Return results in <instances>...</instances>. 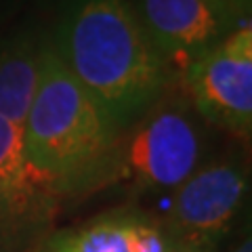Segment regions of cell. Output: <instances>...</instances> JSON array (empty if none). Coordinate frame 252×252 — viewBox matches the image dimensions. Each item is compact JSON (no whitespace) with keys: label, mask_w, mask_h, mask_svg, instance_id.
<instances>
[{"label":"cell","mask_w":252,"mask_h":252,"mask_svg":"<svg viewBox=\"0 0 252 252\" xmlns=\"http://www.w3.org/2000/svg\"><path fill=\"white\" fill-rule=\"evenodd\" d=\"M208 2L220 9L229 19H233L235 15H242V11L248 9L250 0H208Z\"/></svg>","instance_id":"obj_10"},{"label":"cell","mask_w":252,"mask_h":252,"mask_svg":"<svg viewBox=\"0 0 252 252\" xmlns=\"http://www.w3.org/2000/svg\"><path fill=\"white\" fill-rule=\"evenodd\" d=\"M193 103L220 128L248 139L252 128V28L240 26L183 74Z\"/></svg>","instance_id":"obj_4"},{"label":"cell","mask_w":252,"mask_h":252,"mask_svg":"<svg viewBox=\"0 0 252 252\" xmlns=\"http://www.w3.org/2000/svg\"><path fill=\"white\" fill-rule=\"evenodd\" d=\"M248 179L238 164L220 162L195 170L177 187L164 233L175 248L208 252L242 208Z\"/></svg>","instance_id":"obj_3"},{"label":"cell","mask_w":252,"mask_h":252,"mask_svg":"<svg viewBox=\"0 0 252 252\" xmlns=\"http://www.w3.org/2000/svg\"><path fill=\"white\" fill-rule=\"evenodd\" d=\"M42 69V42L19 36L0 46V118L23 128Z\"/></svg>","instance_id":"obj_9"},{"label":"cell","mask_w":252,"mask_h":252,"mask_svg":"<svg viewBox=\"0 0 252 252\" xmlns=\"http://www.w3.org/2000/svg\"><path fill=\"white\" fill-rule=\"evenodd\" d=\"M231 252H252V242H250V235L246 233V238H242L238 242V246H235Z\"/></svg>","instance_id":"obj_11"},{"label":"cell","mask_w":252,"mask_h":252,"mask_svg":"<svg viewBox=\"0 0 252 252\" xmlns=\"http://www.w3.org/2000/svg\"><path fill=\"white\" fill-rule=\"evenodd\" d=\"M55 49L118 128L152 105L168 80L166 61L126 0H72Z\"/></svg>","instance_id":"obj_1"},{"label":"cell","mask_w":252,"mask_h":252,"mask_svg":"<svg viewBox=\"0 0 252 252\" xmlns=\"http://www.w3.org/2000/svg\"><path fill=\"white\" fill-rule=\"evenodd\" d=\"M175 246L160 225L132 210H116L46 238L40 252H168Z\"/></svg>","instance_id":"obj_7"},{"label":"cell","mask_w":252,"mask_h":252,"mask_svg":"<svg viewBox=\"0 0 252 252\" xmlns=\"http://www.w3.org/2000/svg\"><path fill=\"white\" fill-rule=\"evenodd\" d=\"M118 126L69 74L53 42H42V69L23 143L30 162L59 189H76L101 168L116 145Z\"/></svg>","instance_id":"obj_2"},{"label":"cell","mask_w":252,"mask_h":252,"mask_svg":"<svg viewBox=\"0 0 252 252\" xmlns=\"http://www.w3.org/2000/svg\"><path fill=\"white\" fill-rule=\"evenodd\" d=\"M168 252H191V250H183V248H172V250H168Z\"/></svg>","instance_id":"obj_12"},{"label":"cell","mask_w":252,"mask_h":252,"mask_svg":"<svg viewBox=\"0 0 252 252\" xmlns=\"http://www.w3.org/2000/svg\"><path fill=\"white\" fill-rule=\"evenodd\" d=\"M200 137L195 126L179 112L152 116L132 135L126 168L143 187H179L195 172Z\"/></svg>","instance_id":"obj_6"},{"label":"cell","mask_w":252,"mask_h":252,"mask_svg":"<svg viewBox=\"0 0 252 252\" xmlns=\"http://www.w3.org/2000/svg\"><path fill=\"white\" fill-rule=\"evenodd\" d=\"M137 9L156 51L183 74L223 40L231 21L208 0H137Z\"/></svg>","instance_id":"obj_5"},{"label":"cell","mask_w":252,"mask_h":252,"mask_svg":"<svg viewBox=\"0 0 252 252\" xmlns=\"http://www.w3.org/2000/svg\"><path fill=\"white\" fill-rule=\"evenodd\" d=\"M53 193V185L30 162L23 128L0 118V225L40 220Z\"/></svg>","instance_id":"obj_8"}]
</instances>
